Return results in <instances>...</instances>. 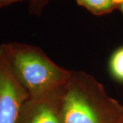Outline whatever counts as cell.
I'll return each instance as SVG.
<instances>
[{"label":"cell","instance_id":"obj_3","mask_svg":"<svg viewBox=\"0 0 123 123\" xmlns=\"http://www.w3.org/2000/svg\"><path fill=\"white\" fill-rule=\"evenodd\" d=\"M30 95L13 73L4 43L0 44V123H17Z\"/></svg>","mask_w":123,"mask_h":123},{"label":"cell","instance_id":"obj_5","mask_svg":"<svg viewBox=\"0 0 123 123\" xmlns=\"http://www.w3.org/2000/svg\"><path fill=\"white\" fill-rule=\"evenodd\" d=\"M78 5L96 16L105 15L117 10L118 0H75Z\"/></svg>","mask_w":123,"mask_h":123},{"label":"cell","instance_id":"obj_9","mask_svg":"<svg viewBox=\"0 0 123 123\" xmlns=\"http://www.w3.org/2000/svg\"><path fill=\"white\" fill-rule=\"evenodd\" d=\"M2 8H3V6H2V5H0V10H1Z\"/></svg>","mask_w":123,"mask_h":123},{"label":"cell","instance_id":"obj_1","mask_svg":"<svg viewBox=\"0 0 123 123\" xmlns=\"http://www.w3.org/2000/svg\"><path fill=\"white\" fill-rule=\"evenodd\" d=\"M63 123H122L123 106L92 75L71 71L61 101Z\"/></svg>","mask_w":123,"mask_h":123},{"label":"cell","instance_id":"obj_10","mask_svg":"<svg viewBox=\"0 0 123 123\" xmlns=\"http://www.w3.org/2000/svg\"><path fill=\"white\" fill-rule=\"evenodd\" d=\"M122 123H123V120H122Z\"/></svg>","mask_w":123,"mask_h":123},{"label":"cell","instance_id":"obj_7","mask_svg":"<svg viewBox=\"0 0 123 123\" xmlns=\"http://www.w3.org/2000/svg\"><path fill=\"white\" fill-rule=\"evenodd\" d=\"M22 0H0V5L2 6H6L7 5H10L14 2H20ZM30 10L33 14H40L41 10L45 6L49 0H30Z\"/></svg>","mask_w":123,"mask_h":123},{"label":"cell","instance_id":"obj_2","mask_svg":"<svg viewBox=\"0 0 123 123\" xmlns=\"http://www.w3.org/2000/svg\"><path fill=\"white\" fill-rule=\"evenodd\" d=\"M4 44L13 73L30 98H45L66 87L71 71L54 63L41 48L15 41Z\"/></svg>","mask_w":123,"mask_h":123},{"label":"cell","instance_id":"obj_8","mask_svg":"<svg viewBox=\"0 0 123 123\" xmlns=\"http://www.w3.org/2000/svg\"><path fill=\"white\" fill-rule=\"evenodd\" d=\"M117 10H118L123 15V0H118V2H117Z\"/></svg>","mask_w":123,"mask_h":123},{"label":"cell","instance_id":"obj_6","mask_svg":"<svg viewBox=\"0 0 123 123\" xmlns=\"http://www.w3.org/2000/svg\"><path fill=\"white\" fill-rule=\"evenodd\" d=\"M109 66L113 76L123 82V46L115 50L111 55Z\"/></svg>","mask_w":123,"mask_h":123},{"label":"cell","instance_id":"obj_4","mask_svg":"<svg viewBox=\"0 0 123 123\" xmlns=\"http://www.w3.org/2000/svg\"><path fill=\"white\" fill-rule=\"evenodd\" d=\"M64 91V89L42 98H30L17 123H63L61 101Z\"/></svg>","mask_w":123,"mask_h":123}]
</instances>
